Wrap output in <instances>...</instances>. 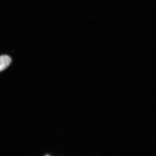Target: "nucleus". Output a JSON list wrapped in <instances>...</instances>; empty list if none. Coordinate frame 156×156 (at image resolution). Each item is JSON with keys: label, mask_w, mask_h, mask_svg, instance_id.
I'll list each match as a JSON object with an SVG mask.
<instances>
[{"label": "nucleus", "mask_w": 156, "mask_h": 156, "mask_svg": "<svg viewBox=\"0 0 156 156\" xmlns=\"http://www.w3.org/2000/svg\"><path fill=\"white\" fill-rule=\"evenodd\" d=\"M11 63V58L7 55H2L0 58V71L5 70Z\"/></svg>", "instance_id": "1"}]
</instances>
